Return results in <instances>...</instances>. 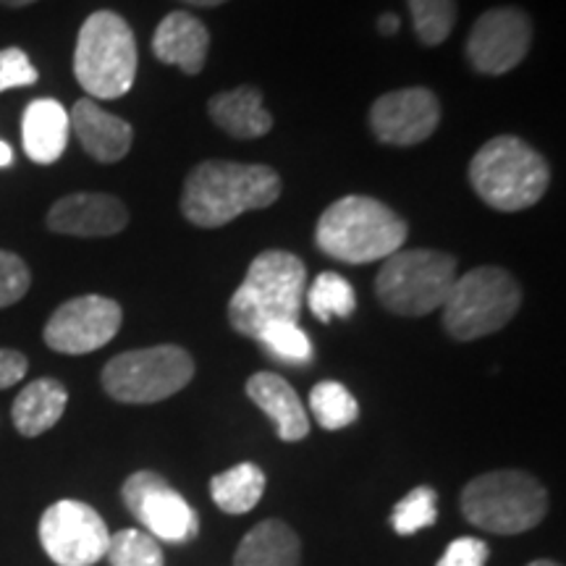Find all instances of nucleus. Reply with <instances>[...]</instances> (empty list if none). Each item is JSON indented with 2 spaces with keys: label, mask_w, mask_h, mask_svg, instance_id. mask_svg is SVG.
Here are the masks:
<instances>
[{
  "label": "nucleus",
  "mask_w": 566,
  "mask_h": 566,
  "mask_svg": "<svg viewBox=\"0 0 566 566\" xmlns=\"http://www.w3.org/2000/svg\"><path fill=\"white\" fill-rule=\"evenodd\" d=\"M281 176L271 166L205 160L184 181L181 212L197 229H221L250 210L279 200Z\"/></svg>",
  "instance_id": "nucleus-1"
},
{
  "label": "nucleus",
  "mask_w": 566,
  "mask_h": 566,
  "mask_svg": "<svg viewBox=\"0 0 566 566\" xmlns=\"http://www.w3.org/2000/svg\"><path fill=\"white\" fill-rule=\"evenodd\" d=\"M69 111L53 97H38L27 105L21 118V142L30 160L40 166H53L66 153L69 145Z\"/></svg>",
  "instance_id": "nucleus-19"
},
{
  "label": "nucleus",
  "mask_w": 566,
  "mask_h": 566,
  "mask_svg": "<svg viewBox=\"0 0 566 566\" xmlns=\"http://www.w3.org/2000/svg\"><path fill=\"white\" fill-rule=\"evenodd\" d=\"M438 520V493L433 488L420 485L409 491L391 512V525L399 535H415L420 530L436 525Z\"/></svg>",
  "instance_id": "nucleus-27"
},
{
  "label": "nucleus",
  "mask_w": 566,
  "mask_h": 566,
  "mask_svg": "<svg viewBox=\"0 0 566 566\" xmlns=\"http://www.w3.org/2000/svg\"><path fill=\"white\" fill-rule=\"evenodd\" d=\"M417 38L422 45L436 48L446 42L457 27V0H407Z\"/></svg>",
  "instance_id": "nucleus-26"
},
{
  "label": "nucleus",
  "mask_w": 566,
  "mask_h": 566,
  "mask_svg": "<svg viewBox=\"0 0 566 566\" xmlns=\"http://www.w3.org/2000/svg\"><path fill=\"white\" fill-rule=\"evenodd\" d=\"M69 124L84 153L97 163H118L132 150L134 129L122 116L103 111L92 97H82L69 113Z\"/></svg>",
  "instance_id": "nucleus-16"
},
{
  "label": "nucleus",
  "mask_w": 566,
  "mask_h": 566,
  "mask_svg": "<svg viewBox=\"0 0 566 566\" xmlns=\"http://www.w3.org/2000/svg\"><path fill=\"white\" fill-rule=\"evenodd\" d=\"M27 370H30V363L24 354L17 349H0V391L17 386Z\"/></svg>",
  "instance_id": "nucleus-33"
},
{
  "label": "nucleus",
  "mask_w": 566,
  "mask_h": 566,
  "mask_svg": "<svg viewBox=\"0 0 566 566\" xmlns=\"http://www.w3.org/2000/svg\"><path fill=\"white\" fill-rule=\"evenodd\" d=\"M32 3H38V0H0V6H6V9H24Z\"/></svg>",
  "instance_id": "nucleus-37"
},
{
  "label": "nucleus",
  "mask_w": 566,
  "mask_h": 566,
  "mask_svg": "<svg viewBox=\"0 0 566 566\" xmlns=\"http://www.w3.org/2000/svg\"><path fill=\"white\" fill-rule=\"evenodd\" d=\"M307 307L321 323H331L334 317H352L357 310V294L344 275L334 271L321 273L307 289Z\"/></svg>",
  "instance_id": "nucleus-24"
},
{
  "label": "nucleus",
  "mask_w": 566,
  "mask_h": 566,
  "mask_svg": "<svg viewBox=\"0 0 566 566\" xmlns=\"http://www.w3.org/2000/svg\"><path fill=\"white\" fill-rule=\"evenodd\" d=\"M195 378V359L174 344L124 352L103 367V388L122 405H158Z\"/></svg>",
  "instance_id": "nucleus-9"
},
{
  "label": "nucleus",
  "mask_w": 566,
  "mask_h": 566,
  "mask_svg": "<svg viewBox=\"0 0 566 566\" xmlns=\"http://www.w3.org/2000/svg\"><path fill=\"white\" fill-rule=\"evenodd\" d=\"M462 514L470 525L493 535H522L548 514V491L522 470H495L464 485Z\"/></svg>",
  "instance_id": "nucleus-6"
},
{
  "label": "nucleus",
  "mask_w": 566,
  "mask_h": 566,
  "mask_svg": "<svg viewBox=\"0 0 566 566\" xmlns=\"http://www.w3.org/2000/svg\"><path fill=\"white\" fill-rule=\"evenodd\" d=\"M38 69L32 66L30 55L21 51V48H6V51H0V92L32 87V84H38Z\"/></svg>",
  "instance_id": "nucleus-31"
},
{
  "label": "nucleus",
  "mask_w": 566,
  "mask_h": 566,
  "mask_svg": "<svg viewBox=\"0 0 566 566\" xmlns=\"http://www.w3.org/2000/svg\"><path fill=\"white\" fill-rule=\"evenodd\" d=\"M258 342L263 344L273 357L283 359V363L304 365L313 359V342H310V336L304 334L296 323L279 321L265 325V328L260 331Z\"/></svg>",
  "instance_id": "nucleus-29"
},
{
  "label": "nucleus",
  "mask_w": 566,
  "mask_h": 566,
  "mask_svg": "<svg viewBox=\"0 0 566 566\" xmlns=\"http://www.w3.org/2000/svg\"><path fill=\"white\" fill-rule=\"evenodd\" d=\"M40 543L53 564L92 566L108 554L111 533L95 509L82 501L63 499L42 514Z\"/></svg>",
  "instance_id": "nucleus-10"
},
{
  "label": "nucleus",
  "mask_w": 566,
  "mask_h": 566,
  "mask_svg": "<svg viewBox=\"0 0 566 566\" xmlns=\"http://www.w3.org/2000/svg\"><path fill=\"white\" fill-rule=\"evenodd\" d=\"M9 166H13V150L9 142L0 139V168H9Z\"/></svg>",
  "instance_id": "nucleus-35"
},
{
  "label": "nucleus",
  "mask_w": 566,
  "mask_h": 566,
  "mask_svg": "<svg viewBox=\"0 0 566 566\" xmlns=\"http://www.w3.org/2000/svg\"><path fill=\"white\" fill-rule=\"evenodd\" d=\"M122 499L129 514L147 527L155 541L189 543L200 533V516L158 472L139 470L126 478Z\"/></svg>",
  "instance_id": "nucleus-11"
},
{
  "label": "nucleus",
  "mask_w": 566,
  "mask_h": 566,
  "mask_svg": "<svg viewBox=\"0 0 566 566\" xmlns=\"http://www.w3.org/2000/svg\"><path fill=\"white\" fill-rule=\"evenodd\" d=\"M208 113L212 124L233 139H260L273 129V116L265 111L263 92L250 84L212 95Z\"/></svg>",
  "instance_id": "nucleus-20"
},
{
  "label": "nucleus",
  "mask_w": 566,
  "mask_h": 566,
  "mask_svg": "<svg viewBox=\"0 0 566 566\" xmlns=\"http://www.w3.org/2000/svg\"><path fill=\"white\" fill-rule=\"evenodd\" d=\"M122 321V304L108 296H76L55 310L45 323L42 338L59 354H90L116 338Z\"/></svg>",
  "instance_id": "nucleus-13"
},
{
  "label": "nucleus",
  "mask_w": 566,
  "mask_h": 566,
  "mask_svg": "<svg viewBox=\"0 0 566 566\" xmlns=\"http://www.w3.org/2000/svg\"><path fill=\"white\" fill-rule=\"evenodd\" d=\"M302 543L286 522L265 520L239 543L233 566H300Z\"/></svg>",
  "instance_id": "nucleus-21"
},
{
  "label": "nucleus",
  "mask_w": 566,
  "mask_h": 566,
  "mask_svg": "<svg viewBox=\"0 0 566 566\" xmlns=\"http://www.w3.org/2000/svg\"><path fill=\"white\" fill-rule=\"evenodd\" d=\"M310 409L325 430H344L359 417L357 399L349 394V388L336 380H323L310 391Z\"/></svg>",
  "instance_id": "nucleus-25"
},
{
  "label": "nucleus",
  "mask_w": 566,
  "mask_h": 566,
  "mask_svg": "<svg viewBox=\"0 0 566 566\" xmlns=\"http://www.w3.org/2000/svg\"><path fill=\"white\" fill-rule=\"evenodd\" d=\"M210 51V32L195 13L171 11L153 34V53L160 63L195 76L205 69Z\"/></svg>",
  "instance_id": "nucleus-17"
},
{
  "label": "nucleus",
  "mask_w": 566,
  "mask_h": 566,
  "mask_svg": "<svg viewBox=\"0 0 566 566\" xmlns=\"http://www.w3.org/2000/svg\"><path fill=\"white\" fill-rule=\"evenodd\" d=\"M399 24H401L399 17H396V13L388 11V13H384V17L378 19V32H380V34H386V38H391V34L399 32Z\"/></svg>",
  "instance_id": "nucleus-34"
},
{
  "label": "nucleus",
  "mask_w": 566,
  "mask_h": 566,
  "mask_svg": "<svg viewBox=\"0 0 566 566\" xmlns=\"http://www.w3.org/2000/svg\"><path fill=\"white\" fill-rule=\"evenodd\" d=\"M69 391L61 380L38 378L17 396L11 417L17 430L24 438H38L53 428L66 412Z\"/></svg>",
  "instance_id": "nucleus-22"
},
{
  "label": "nucleus",
  "mask_w": 566,
  "mask_h": 566,
  "mask_svg": "<svg viewBox=\"0 0 566 566\" xmlns=\"http://www.w3.org/2000/svg\"><path fill=\"white\" fill-rule=\"evenodd\" d=\"M491 558V548L480 537H457L449 543L446 554L436 566H485Z\"/></svg>",
  "instance_id": "nucleus-32"
},
{
  "label": "nucleus",
  "mask_w": 566,
  "mask_h": 566,
  "mask_svg": "<svg viewBox=\"0 0 566 566\" xmlns=\"http://www.w3.org/2000/svg\"><path fill=\"white\" fill-rule=\"evenodd\" d=\"M307 268L286 250H265L252 260L244 281L229 302V323L237 334L258 338L265 325L302 315Z\"/></svg>",
  "instance_id": "nucleus-3"
},
{
  "label": "nucleus",
  "mask_w": 566,
  "mask_h": 566,
  "mask_svg": "<svg viewBox=\"0 0 566 566\" xmlns=\"http://www.w3.org/2000/svg\"><path fill=\"white\" fill-rule=\"evenodd\" d=\"M216 506L226 514H247L265 493V472L258 464L242 462L210 480Z\"/></svg>",
  "instance_id": "nucleus-23"
},
{
  "label": "nucleus",
  "mask_w": 566,
  "mask_h": 566,
  "mask_svg": "<svg viewBox=\"0 0 566 566\" xmlns=\"http://www.w3.org/2000/svg\"><path fill=\"white\" fill-rule=\"evenodd\" d=\"M247 396L271 417L279 438L286 443L304 441L310 436V417L304 412L302 399L289 380L275 373H254L247 380Z\"/></svg>",
  "instance_id": "nucleus-18"
},
{
  "label": "nucleus",
  "mask_w": 566,
  "mask_h": 566,
  "mask_svg": "<svg viewBox=\"0 0 566 566\" xmlns=\"http://www.w3.org/2000/svg\"><path fill=\"white\" fill-rule=\"evenodd\" d=\"M527 566H562V564H556V562H548V558H537V562H530Z\"/></svg>",
  "instance_id": "nucleus-38"
},
{
  "label": "nucleus",
  "mask_w": 566,
  "mask_h": 566,
  "mask_svg": "<svg viewBox=\"0 0 566 566\" xmlns=\"http://www.w3.org/2000/svg\"><path fill=\"white\" fill-rule=\"evenodd\" d=\"M32 273L19 254L0 250V310L17 304L30 292Z\"/></svg>",
  "instance_id": "nucleus-30"
},
{
  "label": "nucleus",
  "mask_w": 566,
  "mask_h": 566,
  "mask_svg": "<svg viewBox=\"0 0 566 566\" xmlns=\"http://www.w3.org/2000/svg\"><path fill=\"white\" fill-rule=\"evenodd\" d=\"M457 281V258L438 250H399L384 260L375 296L388 313L422 317L443 307Z\"/></svg>",
  "instance_id": "nucleus-8"
},
{
  "label": "nucleus",
  "mask_w": 566,
  "mask_h": 566,
  "mask_svg": "<svg viewBox=\"0 0 566 566\" xmlns=\"http://www.w3.org/2000/svg\"><path fill=\"white\" fill-rule=\"evenodd\" d=\"M409 226L386 202L365 195L336 200L317 221L315 242L328 258L367 265L391 258L407 242Z\"/></svg>",
  "instance_id": "nucleus-2"
},
{
  "label": "nucleus",
  "mask_w": 566,
  "mask_h": 566,
  "mask_svg": "<svg viewBox=\"0 0 566 566\" xmlns=\"http://www.w3.org/2000/svg\"><path fill=\"white\" fill-rule=\"evenodd\" d=\"M522 289L499 265H480L459 275L443 302V328L457 342H475L501 331L520 313Z\"/></svg>",
  "instance_id": "nucleus-7"
},
{
  "label": "nucleus",
  "mask_w": 566,
  "mask_h": 566,
  "mask_svg": "<svg viewBox=\"0 0 566 566\" xmlns=\"http://www.w3.org/2000/svg\"><path fill=\"white\" fill-rule=\"evenodd\" d=\"M470 181L488 208L520 212L533 208L546 195L551 168L525 139L501 134L488 139L472 158Z\"/></svg>",
  "instance_id": "nucleus-4"
},
{
  "label": "nucleus",
  "mask_w": 566,
  "mask_h": 566,
  "mask_svg": "<svg viewBox=\"0 0 566 566\" xmlns=\"http://www.w3.org/2000/svg\"><path fill=\"white\" fill-rule=\"evenodd\" d=\"M441 124V103L430 90L407 87L380 95L370 108L375 139L394 147H412L430 139Z\"/></svg>",
  "instance_id": "nucleus-14"
},
{
  "label": "nucleus",
  "mask_w": 566,
  "mask_h": 566,
  "mask_svg": "<svg viewBox=\"0 0 566 566\" xmlns=\"http://www.w3.org/2000/svg\"><path fill=\"white\" fill-rule=\"evenodd\" d=\"M530 45H533V21L527 11L516 6H499L472 24L470 38L464 42V55L478 74L501 76L527 59Z\"/></svg>",
  "instance_id": "nucleus-12"
},
{
  "label": "nucleus",
  "mask_w": 566,
  "mask_h": 566,
  "mask_svg": "<svg viewBox=\"0 0 566 566\" xmlns=\"http://www.w3.org/2000/svg\"><path fill=\"white\" fill-rule=\"evenodd\" d=\"M139 53L129 21L116 11H95L74 48V76L92 101H118L132 90Z\"/></svg>",
  "instance_id": "nucleus-5"
},
{
  "label": "nucleus",
  "mask_w": 566,
  "mask_h": 566,
  "mask_svg": "<svg viewBox=\"0 0 566 566\" xmlns=\"http://www.w3.org/2000/svg\"><path fill=\"white\" fill-rule=\"evenodd\" d=\"M105 556L111 558V566H163L160 543L142 530H122L111 535Z\"/></svg>",
  "instance_id": "nucleus-28"
},
{
  "label": "nucleus",
  "mask_w": 566,
  "mask_h": 566,
  "mask_svg": "<svg viewBox=\"0 0 566 566\" xmlns=\"http://www.w3.org/2000/svg\"><path fill=\"white\" fill-rule=\"evenodd\" d=\"M187 6H200V9H216V6L229 3V0H181Z\"/></svg>",
  "instance_id": "nucleus-36"
},
{
  "label": "nucleus",
  "mask_w": 566,
  "mask_h": 566,
  "mask_svg": "<svg viewBox=\"0 0 566 566\" xmlns=\"http://www.w3.org/2000/svg\"><path fill=\"white\" fill-rule=\"evenodd\" d=\"M45 223L63 237H116L129 223V210L113 195L76 192L61 197Z\"/></svg>",
  "instance_id": "nucleus-15"
}]
</instances>
